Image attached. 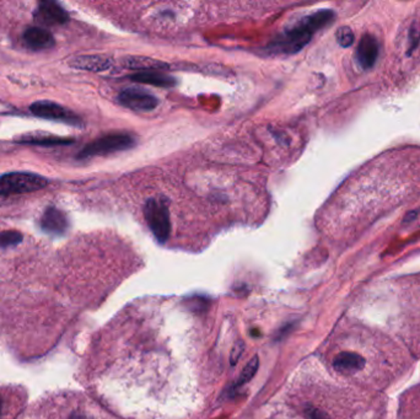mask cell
Wrapping results in <instances>:
<instances>
[{
	"mask_svg": "<svg viewBox=\"0 0 420 419\" xmlns=\"http://www.w3.org/2000/svg\"><path fill=\"white\" fill-rule=\"evenodd\" d=\"M144 215L156 240L161 243H166L171 233L170 213L166 205L163 200H149L144 207Z\"/></svg>",
	"mask_w": 420,
	"mask_h": 419,
	"instance_id": "277c9868",
	"label": "cell"
},
{
	"mask_svg": "<svg viewBox=\"0 0 420 419\" xmlns=\"http://www.w3.org/2000/svg\"><path fill=\"white\" fill-rule=\"evenodd\" d=\"M15 142L21 143V144L42 145V147H53V145H68L71 144L74 140L61 138L56 135L47 134L41 132H35V133H28V134L21 135Z\"/></svg>",
	"mask_w": 420,
	"mask_h": 419,
	"instance_id": "4fadbf2b",
	"label": "cell"
},
{
	"mask_svg": "<svg viewBox=\"0 0 420 419\" xmlns=\"http://www.w3.org/2000/svg\"><path fill=\"white\" fill-rule=\"evenodd\" d=\"M258 364H259L258 357L255 355V357L246 364V367L243 368V373H241V375L238 377V382H236V386H243V384L250 381V380L256 375Z\"/></svg>",
	"mask_w": 420,
	"mask_h": 419,
	"instance_id": "2e32d148",
	"label": "cell"
},
{
	"mask_svg": "<svg viewBox=\"0 0 420 419\" xmlns=\"http://www.w3.org/2000/svg\"><path fill=\"white\" fill-rule=\"evenodd\" d=\"M243 350H245V343H243V340H238L235 345H233V350H231V354H230V362L233 365L238 363V359L240 357L243 355Z\"/></svg>",
	"mask_w": 420,
	"mask_h": 419,
	"instance_id": "d6986e66",
	"label": "cell"
},
{
	"mask_svg": "<svg viewBox=\"0 0 420 419\" xmlns=\"http://www.w3.org/2000/svg\"><path fill=\"white\" fill-rule=\"evenodd\" d=\"M68 225L69 223H68L66 215L62 210L53 208V207L47 208L41 218V228L47 234L62 235V234L66 233Z\"/></svg>",
	"mask_w": 420,
	"mask_h": 419,
	"instance_id": "9c48e42d",
	"label": "cell"
},
{
	"mask_svg": "<svg viewBox=\"0 0 420 419\" xmlns=\"http://www.w3.org/2000/svg\"><path fill=\"white\" fill-rule=\"evenodd\" d=\"M48 181L31 173H10L0 177V196H15L43 190Z\"/></svg>",
	"mask_w": 420,
	"mask_h": 419,
	"instance_id": "7a4b0ae2",
	"label": "cell"
},
{
	"mask_svg": "<svg viewBox=\"0 0 420 419\" xmlns=\"http://www.w3.org/2000/svg\"><path fill=\"white\" fill-rule=\"evenodd\" d=\"M337 41L342 47H350L354 42V33L349 28H341L337 31Z\"/></svg>",
	"mask_w": 420,
	"mask_h": 419,
	"instance_id": "ac0fdd59",
	"label": "cell"
},
{
	"mask_svg": "<svg viewBox=\"0 0 420 419\" xmlns=\"http://www.w3.org/2000/svg\"><path fill=\"white\" fill-rule=\"evenodd\" d=\"M127 68L129 69H141L140 71H146V70H160L163 68H168V64L163 62L156 61V59H150V58H140V57H131L126 61Z\"/></svg>",
	"mask_w": 420,
	"mask_h": 419,
	"instance_id": "9a60e30c",
	"label": "cell"
},
{
	"mask_svg": "<svg viewBox=\"0 0 420 419\" xmlns=\"http://www.w3.org/2000/svg\"><path fill=\"white\" fill-rule=\"evenodd\" d=\"M36 18L43 25H63L69 20V15L61 5L54 1H42L38 5Z\"/></svg>",
	"mask_w": 420,
	"mask_h": 419,
	"instance_id": "ba28073f",
	"label": "cell"
},
{
	"mask_svg": "<svg viewBox=\"0 0 420 419\" xmlns=\"http://www.w3.org/2000/svg\"><path fill=\"white\" fill-rule=\"evenodd\" d=\"M23 40L33 50H47L54 46V38L49 31L41 28H30L23 33Z\"/></svg>",
	"mask_w": 420,
	"mask_h": 419,
	"instance_id": "7c38bea8",
	"label": "cell"
},
{
	"mask_svg": "<svg viewBox=\"0 0 420 419\" xmlns=\"http://www.w3.org/2000/svg\"><path fill=\"white\" fill-rule=\"evenodd\" d=\"M380 45L373 35H365L356 50V61L363 69H371L378 61Z\"/></svg>",
	"mask_w": 420,
	"mask_h": 419,
	"instance_id": "52a82bcc",
	"label": "cell"
},
{
	"mask_svg": "<svg viewBox=\"0 0 420 419\" xmlns=\"http://www.w3.org/2000/svg\"><path fill=\"white\" fill-rule=\"evenodd\" d=\"M118 101L133 111L149 112L158 108L159 100L144 88H127L118 95Z\"/></svg>",
	"mask_w": 420,
	"mask_h": 419,
	"instance_id": "8992f818",
	"label": "cell"
},
{
	"mask_svg": "<svg viewBox=\"0 0 420 419\" xmlns=\"http://www.w3.org/2000/svg\"><path fill=\"white\" fill-rule=\"evenodd\" d=\"M0 411H1V402H0Z\"/></svg>",
	"mask_w": 420,
	"mask_h": 419,
	"instance_id": "44dd1931",
	"label": "cell"
},
{
	"mask_svg": "<svg viewBox=\"0 0 420 419\" xmlns=\"http://www.w3.org/2000/svg\"><path fill=\"white\" fill-rule=\"evenodd\" d=\"M35 116L51 120V121L63 122L66 125H71L75 127H83L84 123L79 116H76L74 112L70 111L68 108H63L58 103L53 101H36L30 108Z\"/></svg>",
	"mask_w": 420,
	"mask_h": 419,
	"instance_id": "5b68a950",
	"label": "cell"
},
{
	"mask_svg": "<svg viewBox=\"0 0 420 419\" xmlns=\"http://www.w3.org/2000/svg\"><path fill=\"white\" fill-rule=\"evenodd\" d=\"M306 412H308V419H331L329 415L325 413L323 411L315 408V407H310Z\"/></svg>",
	"mask_w": 420,
	"mask_h": 419,
	"instance_id": "ffe728a7",
	"label": "cell"
},
{
	"mask_svg": "<svg viewBox=\"0 0 420 419\" xmlns=\"http://www.w3.org/2000/svg\"><path fill=\"white\" fill-rule=\"evenodd\" d=\"M333 19L334 13L328 9L318 10L316 13L308 15L299 20V23H295L293 28L285 30L284 33L272 43L268 51L285 54H293L301 51L311 41L313 35L318 30L326 28Z\"/></svg>",
	"mask_w": 420,
	"mask_h": 419,
	"instance_id": "6da1fadb",
	"label": "cell"
},
{
	"mask_svg": "<svg viewBox=\"0 0 420 419\" xmlns=\"http://www.w3.org/2000/svg\"><path fill=\"white\" fill-rule=\"evenodd\" d=\"M333 367L339 373L353 375L364 369L365 359L360 354L354 352H342L334 359Z\"/></svg>",
	"mask_w": 420,
	"mask_h": 419,
	"instance_id": "30bf717a",
	"label": "cell"
},
{
	"mask_svg": "<svg viewBox=\"0 0 420 419\" xmlns=\"http://www.w3.org/2000/svg\"><path fill=\"white\" fill-rule=\"evenodd\" d=\"M136 145V138L127 133H113L93 140L79 153L80 159L91 158L96 155L111 154L116 151L131 149Z\"/></svg>",
	"mask_w": 420,
	"mask_h": 419,
	"instance_id": "3957f363",
	"label": "cell"
},
{
	"mask_svg": "<svg viewBox=\"0 0 420 419\" xmlns=\"http://www.w3.org/2000/svg\"><path fill=\"white\" fill-rule=\"evenodd\" d=\"M132 81L140 83V84L153 85L160 88H173L177 84V81L173 76L161 73L159 70H146V71H138L136 74H132Z\"/></svg>",
	"mask_w": 420,
	"mask_h": 419,
	"instance_id": "8fae6325",
	"label": "cell"
},
{
	"mask_svg": "<svg viewBox=\"0 0 420 419\" xmlns=\"http://www.w3.org/2000/svg\"><path fill=\"white\" fill-rule=\"evenodd\" d=\"M70 66L81 70H89V71H103L112 67L111 58L105 56H81L74 58V61L70 63Z\"/></svg>",
	"mask_w": 420,
	"mask_h": 419,
	"instance_id": "5bb4252c",
	"label": "cell"
},
{
	"mask_svg": "<svg viewBox=\"0 0 420 419\" xmlns=\"http://www.w3.org/2000/svg\"><path fill=\"white\" fill-rule=\"evenodd\" d=\"M23 241V235L19 231H1L0 233V248L15 246Z\"/></svg>",
	"mask_w": 420,
	"mask_h": 419,
	"instance_id": "e0dca14e",
	"label": "cell"
}]
</instances>
